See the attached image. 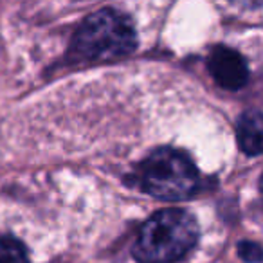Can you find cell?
<instances>
[{"label":"cell","instance_id":"cell-2","mask_svg":"<svg viewBox=\"0 0 263 263\" xmlns=\"http://www.w3.org/2000/svg\"><path fill=\"white\" fill-rule=\"evenodd\" d=\"M137 45L134 22L117 9H101L83 20L72 49L85 60H116L128 56Z\"/></svg>","mask_w":263,"mask_h":263},{"label":"cell","instance_id":"cell-5","mask_svg":"<svg viewBox=\"0 0 263 263\" xmlns=\"http://www.w3.org/2000/svg\"><path fill=\"white\" fill-rule=\"evenodd\" d=\"M261 114L259 110H249L240 116L236 123V139L241 152L249 157L261 154Z\"/></svg>","mask_w":263,"mask_h":263},{"label":"cell","instance_id":"cell-1","mask_svg":"<svg viewBox=\"0 0 263 263\" xmlns=\"http://www.w3.org/2000/svg\"><path fill=\"white\" fill-rule=\"evenodd\" d=\"M197 240L198 223L190 211L162 209L139 231L132 254L139 263H175L195 247Z\"/></svg>","mask_w":263,"mask_h":263},{"label":"cell","instance_id":"cell-7","mask_svg":"<svg viewBox=\"0 0 263 263\" xmlns=\"http://www.w3.org/2000/svg\"><path fill=\"white\" fill-rule=\"evenodd\" d=\"M238 254L247 263L261 261V247H259L256 241H240V245H238Z\"/></svg>","mask_w":263,"mask_h":263},{"label":"cell","instance_id":"cell-4","mask_svg":"<svg viewBox=\"0 0 263 263\" xmlns=\"http://www.w3.org/2000/svg\"><path fill=\"white\" fill-rule=\"evenodd\" d=\"M208 69L216 85L226 90H240L249 80V67L243 56L226 45L213 49L208 60Z\"/></svg>","mask_w":263,"mask_h":263},{"label":"cell","instance_id":"cell-6","mask_svg":"<svg viewBox=\"0 0 263 263\" xmlns=\"http://www.w3.org/2000/svg\"><path fill=\"white\" fill-rule=\"evenodd\" d=\"M0 263H29L22 241L9 234H0Z\"/></svg>","mask_w":263,"mask_h":263},{"label":"cell","instance_id":"cell-3","mask_svg":"<svg viewBox=\"0 0 263 263\" xmlns=\"http://www.w3.org/2000/svg\"><path fill=\"white\" fill-rule=\"evenodd\" d=\"M198 180L200 177L193 161L175 148H157L141 164L144 191L159 200H186L195 195Z\"/></svg>","mask_w":263,"mask_h":263}]
</instances>
